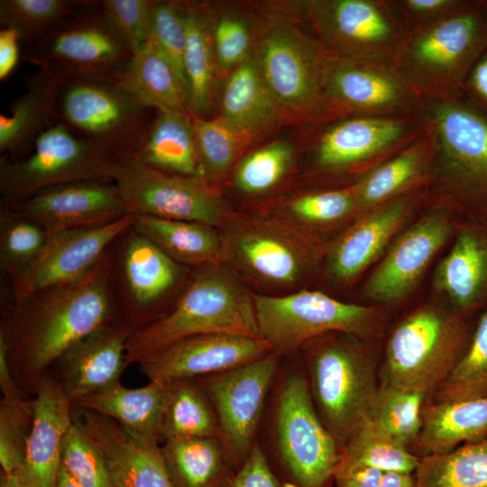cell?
<instances>
[{
    "instance_id": "cell-6",
    "label": "cell",
    "mask_w": 487,
    "mask_h": 487,
    "mask_svg": "<svg viewBox=\"0 0 487 487\" xmlns=\"http://www.w3.org/2000/svg\"><path fill=\"white\" fill-rule=\"evenodd\" d=\"M470 339L457 312L434 304L415 308L388 339L384 384L425 397L435 394L465 352Z\"/></svg>"
},
{
    "instance_id": "cell-10",
    "label": "cell",
    "mask_w": 487,
    "mask_h": 487,
    "mask_svg": "<svg viewBox=\"0 0 487 487\" xmlns=\"http://www.w3.org/2000/svg\"><path fill=\"white\" fill-rule=\"evenodd\" d=\"M308 140L311 173L349 185L426 131L422 115L335 117L314 125Z\"/></svg>"
},
{
    "instance_id": "cell-47",
    "label": "cell",
    "mask_w": 487,
    "mask_h": 487,
    "mask_svg": "<svg viewBox=\"0 0 487 487\" xmlns=\"http://www.w3.org/2000/svg\"><path fill=\"white\" fill-rule=\"evenodd\" d=\"M91 1L1 0L0 23L15 30L23 50L41 32L87 7Z\"/></svg>"
},
{
    "instance_id": "cell-40",
    "label": "cell",
    "mask_w": 487,
    "mask_h": 487,
    "mask_svg": "<svg viewBox=\"0 0 487 487\" xmlns=\"http://www.w3.org/2000/svg\"><path fill=\"white\" fill-rule=\"evenodd\" d=\"M279 213L275 217L310 238L311 231L353 222L358 217L359 209L350 184L297 195L285 201Z\"/></svg>"
},
{
    "instance_id": "cell-29",
    "label": "cell",
    "mask_w": 487,
    "mask_h": 487,
    "mask_svg": "<svg viewBox=\"0 0 487 487\" xmlns=\"http://www.w3.org/2000/svg\"><path fill=\"white\" fill-rule=\"evenodd\" d=\"M432 159V144L426 128L412 142L351 184L359 216L407 193L427 187Z\"/></svg>"
},
{
    "instance_id": "cell-49",
    "label": "cell",
    "mask_w": 487,
    "mask_h": 487,
    "mask_svg": "<svg viewBox=\"0 0 487 487\" xmlns=\"http://www.w3.org/2000/svg\"><path fill=\"white\" fill-rule=\"evenodd\" d=\"M424 398L418 392L384 384L380 387L371 420L407 446L420 433Z\"/></svg>"
},
{
    "instance_id": "cell-55",
    "label": "cell",
    "mask_w": 487,
    "mask_h": 487,
    "mask_svg": "<svg viewBox=\"0 0 487 487\" xmlns=\"http://www.w3.org/2000/svg\"><path fill=\"white\" fill-rule=\"evenodd\" d=\"M222 487H284L271 470L262 447L255 443L243 465Z\"/></svg>"
},
{
    "instance_id": "cell-18",
    "label": "cell",
    "mask_w": 487,
    "mask_h": 487,
    "mask_svg": "<svg viewBox=\"0 0 487 487\" xmlns=\"http://www.w3.org/2000/svg\"><path fill=\"white\" fill-rule=\"evenodd\" d=\"M112 181L127 213L203 223L221 229L234 216L219 188L201 177L170 174L133 158L114 161Z\"/></svg>"
},
{
    "instance_id": "cell-44",
    "label": "cell",
    "mask_w": 487,
    "mask_h": 487,
    "mask_svg": "<svg viewBox=\"0 0 487 487\" xmlns=\"http://www.w3.org/2000/svg\"><path fill=\"white\" fill-rule=\"evenodd\" d=\"M414 475L418 487H487V437L420 457Z\"/></svg>"
},
{
    "instance_id": "cell-39",
    "label": "cell",
    "mask_w": 487,
    "mask_h": 487,
    "mask_svg": "<svg viewBox=\"0 0 487 487\" xmlns=\"http://www.w3.org/2000/svg\"><path fill=\"white\" fill-rule=\"evenodd\" d=\"M165 386L160 436L174 438L216 437L218 422L214 408L197 380H178Z\"/></svg>"
},
{
    "instance_id": "cell-13",
    "label": "cell",
    "mask_w": 487,
    "mask_h": 487,
    "mask_svg": "<svg viewBox=\"0 0 487 487\" xmlns=\"http://www.w3.org/2000/svg\"><path fill=\"white\" fill-rule=\"evenodd\" d=\"M114 161L60 121L48 126L27 154L0 157V210H8L34 194L79 180H110Z\"/></svg>"
},
{
    "instance_id": "cell-54",
    "label": "cell",
    "mask_w": 487,
    "mask_h": 487,
    "mask_svg": "<svg viewBox=\"0 0 487 487\" xmlns=\"http://www.w3.org/2000/svg\"><path fill=\"white\" fill-rule=\"evenodd\" d=\"M398 23L407 32L427 24L460 6V0H386Z\"/></svg>"
},
{
    "instance_id": "cell-7",
    "label": "cell",
    "mask_w": 487,
    "mask_h": 487,
    "mask_svg": "<svg viewBox=\"0 0 487 487\" xmlns=\"http://www.w3.org/2000/svg\"><path fill=\"white\" fill-rule=\"evenodd\" d=\"M220 231L223 264L263 288L299 290L317 270L315 242L275 216L234 213Z\"/></svg>"
},
{
    "instance_id": "cell-48",
    "label": "cell",
    "mask_w": 487,
    "mask_h": 487,
    "mask_svg": "<svg viewBox=\"0 0 487 487\" xmlns=\"http://www.w3.org/2000/svg\"><path fill=\"white\" fill-rule=\"evenodd\" d=\"M47 234L33 221L0 210V266L12 285L30 268Z\"/></svg>"
},
{
    "instance_id": "cell-5",
    "label": "cell",
    "mask_w": 487,
    "mask_h": 487,
    "mask_svg": "<svg viewBox=\"0 0 487 487\" xmlns=\"http://www.w3.org/2000/svg\"><path fill=\"white\" fill-rule=\"evenodd\" d=\"M358 338L331 333L301 348L316 409L342 447L371 420L380 390L374 362Z\"/></svg>"
},
{
    "instance_id": "cell-38",
    "label": "cell",
    "mask_w": 487,
    "mask_h": 487,
    "mask_svg": "<svg viewBox=\"0 0 487 487\" xmlns=\"http://www.w3.org/2000/svg\"><path fill=\"white\" fill-rule=\"evenodd\" d=\"M161 452L173 487H222L234 473L216 437L169 439Z\"/></svg>"
},
{
    "instance_id": "cell-2",
    "label": "cell",
    "mask_w": 487,
    "mask_h": 487,
    "mask_svg": "<svg viewBox=\"0 0 487 487\" xmlns=\"http://www.w3.org/2000/svg\"><path fill=\"white\" fill-rule=\"evenodd\" d=\"M206 334L260 337L253 293L223 263L193 269L172 308L132 333L126 364H138L176 342Z\"/></svg>"
},
{
    "instance_id": "cell-20",
    "label": "cell",
    "mask_w": 487,
    "mask_h": 487,
    "mask_svg": "<svg viewBox=\"0 0 487 487\" xmlns=\"http://www.w3.org/2000/svg\"><path fill=\"white\" fill-rule=\"evenodd\" d=\"M430 207L402 230L363 284V296L380 304H396L420 283L435 257L455 231L452 208Z\"/></svg>"
},
{
    "instance_id": "cell-31",
    "label": "cell",
    "mask_w": 487,
    "mask_h": 487,
    "mask_svg": "<svg viewBox=\"0 0 487 487\" xmlns=\"http://www.w3.org/2000/svg\"><path fill=\"white\" fill-rule=\"evenodd\" d=\"M61 79L44 69L26 78V91L0 115V152L11 160L29 152L38 136L58 121L56 101Z\"/></svg>"
},
{
    "instance_id": "cell-28",
    "label": "cell",
    "mask_w": 487,
    "mask_h": 487,
    "mask_svg": "<svg viewBox=\"0 0 487 487\" xmlns=\"http://www.w3.org/2000/svg\"><path fill=\"white\" fill-rule=\"evenodd\" d=\"M433 275L434 290L456 312L470 311L487 299V228L458 227Z\"/></svg>"
},
{
    "instance_id": "cell-42",
    "label": "cell",
    "mask_w": 487,
    "mask_h": 487,
    "mask_svg": "<svg viewBox=\"0 0 487 487\" xmlns=\"http://www.w3.org/2000/svg\"><path fill=\"white\" fill-rule=\"evenodd\" d=\"M296 145L278 139L249 151L233 169L232 185L241 195L258 198L271 194L286 181L297 161Z\"/></svg>"
},
{
    "instance_id": "cell-3",
    "label": "cell",
    "mask_w": 487,
    "mask_h": 487,
    "mask_svg": "<svg viewBox=\"0 0 487 487\" xmlns=\"http://www.w3.org/2000/svg\"><path fill=\"white\" fill-rule=\"evenodd\" d=\"M258 18L255 56L284 124L329 120L321 89L325 46L301 21L272 4Z\"/></svg>"
},
{
    "instance_id": "cell-56",
    "label": "cell",
    "mask_w": 487,
    "mask_h": 487,
    "mask_svg": "<svg viewBox=\"0 0 487 487\" xmlns=\"http://www.w3.org/2000/svg\"><path fill=\"white\" fill-rule=\"evenodd\" d=\"M21 41L12 28L0 31V79L5 80L16 68L20 59Z\"/></svg>"
},
{
    "instance_id": "cell-32",
    "label": "cell",
    "mask_w": 487,
    "mask_h": 487,
    "mask_svg": "<svg viewBox=\"0 0 487 487\" xmlns=\"http://www.w3.org/2000/svg\"><path fill=\"white\" fill-rule=\"evenodd\" d=\"M165 386L149 381L139 388L124 387L120 381L81 397L73 409L91 410L110 418L127 430L161 442V419Z\"/></svg>"
},
{
    "instance_id": "cell-46",
    "label": "cell",
    "mask_w": 487,
    "mask_h": 487,
    "mask_svg": "<svg viewBox=\"0 0 487 487\" xmlns=\"http://www.w3.org/2000/svg\"><path fill=\"white\" fill-rule=\"evenodd\" d=\"M435 397L436 402L487 397V310L480 317L465 352Z\"/></svg>"
},
{
    "instance_id": "cell-30",
    "label": "cell",
    "mask_w": 487,
    "mask_h": 487,
    "mask_svg": "<svg viewBox=\"0 0 487 487\" xmlns=\"http://www.w3.org/2000/svg\"><path fill=\"white\" fill-rule=\"evenodd\" d=\"M219 116L253 141L284 124L262 76L255 49L226 77L218 97Z\"/></svg>"
},
{
    "instance_id": "cell-11",
    "label": "cell",
    "mask_w": 487,
    "mask_h": 487,
    "mask_svg": "<svg viewBox=\"0 0 487 487\" xmlns=\"http://www.w3.org/2000/svg\"><path fill=\"white\" fill-rule=\"evenodd\" d=\"M253 298L260 337L281 355L331 333L366 336L384 320L377 306L340 301L317 290L253 293Z\"/></svg>"
},
{
    "instance_id": "cell-16",
    "label": "cell",
    "mask_w": 487,
    "mask_h": 487,
    "mask_svg": "<svg viewBox=\"0 0 487 487\" xmlns=\"http://www.w3.org/2000/svg\"><path fill=\"white\" fill-rule=\"evenodd\" d=\"M321 89L330 119L414 116L422 111L423 97L389 60L354 57L326 48Z\"/></svg>"
},
{
    "instance_id": "cell-43",
    "label": "cell",
    "mask_w": 487,
    "mask_h": 487,
    "mask_svg": "<svg viewBox=\"0 0 487 487\" xmlns=\"http://www.w3.org/2000/svg\"><path fill=\"white\" fill-rule=\"evenodd\" d=\"M192 124L202 177L218 188L253 140L219 115H192Z\"/></svg>"
},
{
    "instance_id": "cell-41",
    "label": "cell",
    "mask_w": 487,
    "mask_h": 487,
    "mask_svg": "<svg viewBox=\"0 0 487 487\" xmlns=\"http://www.w3.org/2000/svg\"><path fill=\"white\" fill-rule=\"evenodd\" d=\"M419 460L406 446L369 420L342 447L334 478L360 468L413 473Z\"/></svg>"
},
{
    "instance_id": "cell-24",
    "label": "cell",
    "mask_w": 487,
    "mask_h": 487,
    "mask_svg": "<svg viewBox=\"0 0 487 487\" xmlns=\"http://www.w3.org/2000/svg\"><path fill=\"white\" fill-rule=\"evenodd\" d=\"M72 418L102 455L112 487H173L160 441L91 410L72 408Z\"/></svg>"
},
{
    "instance_id": "cell-52",
    "label": "cell",
    "mask_w": 487,
    "mask_h": 487,
    "mask_svg": "<svg viewBox=\"0 0 487 487\" xmlns=\"http://www.w3.org/2000/svg\"><path fill=\"white\" fill-rule=\"evenodd\" d=\"M32 400L0 404V464L3 474L24 467L27 437L32 425Z\"/></svg>"
},
{
    "instance_id": "cell-25",
    "label": "cell",
    "mask_w": 487,
    "mask_h": 487,
    "mask_svg": "<svg viewBox=\"0 0 487 487\" xmlns=\"http://www.w3.org/2000/svg\"><path fill=\"white\" fill-rule=\"evenodd\" d=\"M28 218L47 234L106 225L128 215L110 180H79L45 188L5 210Z\"/></svg>"
},
{
    "instance_id": "cell-45",
    "label": "cell",
    "mask_w": 487,
    "mask_h": 487,
    "mask_svg": "<svg viewBox=\"0 0 487 487\" xmlns=\"http://www.w3.org/2000/svg\"><path fill=\"white\" fill-rule=\"evenodd\" d=\"M207 13L218 73L226 77L254 51L258 19L216 4L207 3Z\"/></svg>"
},
{
    "instance_id": "cell-14",
    "label": "cell",
    "mask_w": 487,
    "mask_h": 487,
    "mask_svg": "<svg viewBox=\"0 0 487 487\" xmlns=\"http://www.w3.org/2000/svg\"><path fill=\"white\" fill-rule=\"evenodd\" d=\"M109 251L117 309L133 331L161 318L172 308L193 270L172 260L133 227Z\"/></svg>"
},
{
    "instance_id": "cell-27",
    "label": "cell",
    "mask_w": 487,
    "mask_h": 487,
    "mask_svg": "<svg viewBox=\"0 0 487 487\" xmlns=\"http://www.w3.org/2000/svg\"><path fill=\"white\" fill-rule=\"evenodd\" d=\"M73 424L72 406L49 372L32 397V418L23 471L36 487H55L63 440Z\"/></svg>"
},
{
    "instance_id": "cell-57",
    "label": "cell",
    "mask_w": 487,
    "mask_h": 487,
    "mask_svg": "<svg viewBox=\"0 0 487 487\" xmlns=\"http://www.w3.org/2000/svg\"><path fill=\"white\" fill-rule=\"evenodd\" d=\"M487 106V52L473 65L462 86Z\"/></svg>"
},
{
    "instance_id": "cell-58",
    "label": "cell",
    "mask_w": 487,
    "mask_h": 487,
    "mask_svg": "<svg viewBox=\"0 0 487 487\" xmlns=\"http://www.w3.org/2000/svg\"><path fill=\"white\" fill-rule=\"evenodd\" d=\"M382 473L376 468H360L334 479L336 487H379Z\"/></svg>"
},
{
    "instance_id": "cell-23",
    "label": "cell",
    "mask_w": 487,
    "mask_h": 487,
    "mask_svg": "<svg viewBox=\"0 0 487 487\" xmlns=\"http://www.w3.org/2000/svg\"><path fill=\"white\" fill-rule=\"evenodd\" d=\"M273 352L262 337L206 334L182 339L138 363L149 381L161 384L232 370Z\"/></svg>"
},
{
    "instance_id": "cell-4",
    "label": "cell",
    "mask_w": 487,
    "mask_h": 487,
    "mask_svg": "<svg viewBox=\"0 0 487 487\" xmlns=\"http://www.w3.org/2000/svg\"><path fill=\"white\" fill-rule=\"evenodd\" d=\"M433 159L427 202L453 208L487 196V119L462 100L423 97Z\"/></svg>"
},
{
    "instance_id": "cell-34",
    "label": "cell",
    "mask_w": 487,
    "mask_h": 487,
    "mask_svg": "<svg viewBox=\"0 0 487 487\" xmlns=\"http://www.w3.org/2000/svg\"><path fill=\"white\" fill-rule=\"evenodd\" d=\"M133 158L163 172L203 178L189 114L156 111Z\"/></svg>"
},
{
    "instance_id": "cell-17",
    "label": "cell",
    "mask_w": 487,
    "mask_h": 487,
    "mask_svg": "<svg viewBox=\"0 0 487 487\" xmlns=\"http://www.w3.org/2000/svg\"><path fill=\"white\" fill-rule=\"evenodd\" d=\"M301 21L328 50L391 61L408 32L386 0H298L272 4Z\"/></svg>"
},
{
    "instance_id": "cell-12",
    "label": "cell",
    "mask_w": 487,
    "mask_h": 487,
    "mask_svg": "<svg viewBox=\"0 0 487 487\" xmlns=\"http://www.w3.org/2000/svg\"><path fill=\"white\" fill-rule=\"evenodd\" d=\"M275 403V450L286 477L293 487H325L342 447L316 409L308 378L285 373Z\"/></svg>"
},
{
    "instance_id": "cell-50",
    "label": "cell",
    "mask_w": 487,
    "mask_h": 487,
    "mask_svg": "<svg viewBox=\"0 0 487 487\" xmlns=\"http://www.w3.org/2000/svg\"><path fill=\"white\" fill-rule=\"evenodd\" d=\"M186 39L185 1H153L150 41L172 67L187 93L184 71Z\"/></svg>"
},
{
    "instance_id": "cell-35",
    "label": "cell",
    "mask_w": 487,
    "mask_h": 487,
    "mask_svg": "<svg viewBox=\"0 0 487 487\" xmlns=\"http://www.w3.org/2000/svg\"><path fill=\"white\" fill-rule=\"evenodd\" d=\"M487 437V397L436 402L422 410L418 437L423 456L445 454Z\"/></svg>"
},
{
    "instance_id": "cell-15",
    "label": "cell",
    "mask_w": 487,
    "mask_h": 487,
    "mask_svg": "<svg viewBox=\"0 0 487 487\" xmlns=\"http://www.w3.org/2000/svg\"><path fill=\"white\" fill-rule=\"evenodd\" d=\"M132 56L104 23L99 1L41 32L22 54L26 62L60 79L114 82Z\"/></svg>"
},
{
    "instance_id": "cell-19",
    "label": "cell",
    "mask_w": 487,
    "mask_h": 487,
    "mask_svg": "<svg viewBox=\"0 0 487 487\" xmlns=\"http://www.w3.org/2000/svg\"><path fill=\"white\" fill-rule=\"evenodd\" d=\"M281 354H269L229 371L197 380L218 422V439L233 472L252 452L264 401L279 371Z\"/></svg>"
},
{
    "instance_id": "cell-59",
    "label": "cell",
    "mask_w": 487,
    "mask_h": 487,
    "mask_svg": "<svg viewBox=\"0 0 487 487\" xmlns=\"http://www.w3.org/2000/svg\"><path fill=\"white\" fill-rule=\"evenodd\" d=\"M379 487H418L412 473L388 471L383 472Z\"/></svg>"
},
{
    "instance_id": "cell-37",
    "label": "cell",
    "mask_w": 487,
    "mask_h": 487,
    "mask_svg": "<svg viewBox=\"0 0 487 487\" xmlns=\"http://www.w3.org/2000/svg\"><path fill=\"white\" fill-rule=\"evenodd\" d=\"M117 83L156 111L191 115L177 74L150 41L133 54Z\"/></svg>"
},
{
    "instance_id": "cell-26",
    "label": "cell",
    "mask_w": 487,
    "mask_h": 487,
    "mask_svg": "<svg viewBox=\"0 0 487 487\" xmlns=\"http://www.w3.org/2000/svg\"><path fill=\"white\" fill-rule=\"evenodd\" d=\"M133 332L124 321L108 325L77 342L55 362L50 372L70 403L120 381Z\"/></svg>"
},
{
    "instance_id": "cell-9",
    "label": "cell",
    "mask_w": 487,
    "mask_h": 487,
    "mask_svg": "<svg viewBox=\"0 0 487 487\" xmlns=\"http://www.w3.org/2000/svg\"><path fill=\"white\" fill-rule=\"evenodd\" d=\"M156 114L117 82L61 79L57 120L112 161L133 158Z\"/></svg>"
},
{
    "instance_id": "cell-51",
    "label": "cell",
    "mask_w": 487,
    "mask_h": 487,
    "mask_svg": "<svg viewBox=\"0 0 487 487\" xmlns=\"http://www.w3.org/2000/svg\"><path fill=\"white\" fill-rule=\"evenodd\" d=\"M152 4V0L99 1L104 23L132 54L150 41Z\"/></svg>"
},
{
    "instance_id": "cell-53",
    "label": "cell",
    "mask_w": 487,
    "mask_h": 487,
    "mask_svg": "<svg viewBox=\"0 0 487 487\" xmlns=\"http://www.w3.org/2000/svg\"><path fill=\"white\" fill-rule=\"evenodd\" d=\"M61 464L84 487H112L102 455L74 422L63 440Z\"/></svg>"
},
{
    "instance_id": "cell-33",
    "label": "cell",
    "mask_w": 487,
    "mask_h": 487,
    "mask_svg": "<svg viewBox=\"0 0 487 487\" xmlns=\"http://www.w3.org/2000/svg\"><path fill=\"white\" fill-rule=\"evenodd\" d=\"M132 227L169 257L190 269L223 263L220 229L203 223L134 216Z\"/></svg>"
},
{
    "instance_id": "cell-36",
    "label": "cell",
    "mask_w": 487,
    "mask_h": 487,
    "mask_svg": "<svg viewBox=\"0 0 487 487\" xmlns=\"http://www.w3.org/2000/svg\"><path fill=\"white\" fill-rule=\"evenodd\" d=\"M187 39L184 71L188 109L207 118L216 97L220 78L211 41L207 3L185 1Z\"/></svg>"
},
{
    "instance_id": "cell-1",
    "label": "cell",
    "mask_w": 487,
    "mask_h": 487,
    "mask_svg": "<svg viewBox=\"0 0 487 487\" xmlns=\"http://www.w3.org/2000/svg\"><path fill=\"white\" fill-rule=\"evenodd\" d=\"M109 250L80 277L4 309L0 337L11 374L24 394L33 396L55 362L77 342L123 321L114 295Z\"/></svg>"
},
{
    "instance_id": "cell-22",
    "label": "cell",
    "mask_w": 487,
    "mask_h": 487,
    "mask_svg": "<svg viewBox=\"0 0 487 487\" xmlns=\"http://www.w3.org/2000/svg\"><path fill=\"white\" fill-rule=\"evenodd\" d=\"M427 188L400 196L354 219L327 250L326 276L340 285L357 279L389 248L416 210L427 203Z\"/></svg>"
},
{
    "instance_id": "cell-60",
    "label": "cell",
    "mask_w": 487,
    "mask_h": 487,
    "mask_svg": "<svg viewBox=\"0 0 487 487\" xmlns=\"http://www.w3.org/2000/svg\"><path fill=\"white\" fill-rule=\"evenodd\" d=\"M0 487H36L23 469L12 474L1 473Z\"/></svg>"
},
{
    "instance_id": "cell-21",
    "label": "cell",
    "mask_w": 487,
    "mask_h": 487,
    "mask_svg": "<svg viewBox=\"0 0 487 487\" xmlns=\"http://www.w3.org/2000/svg\"><path fill=\"white\" fill-rule=\"evenodd\" d=\"M133 221L134 216L128 214L106 225L48 234L30 268L12 285V303H21L41 289L86 273L132 227Z\"/></svg>"
},
{
    "instance_id": "cell-61",
    "label": "cell",
    "mask_w": 487,
    "mask_h": 487,
    "mask_svg": "<svg viewBox=\"0 0 487 487\" xmlns=\"http://www.w3.org/2000/svg\"><path fill=\"white\" fill-rule=\"evenodd\" d=\"M55 487H84L72 474L61 464L57 475Z\"/></svg>"
},
{
    "instance_id": "cell-8",
    "label": "cell",
    "mask_w": 487,
    "mask_h": 487,
    "mask_svg": "<svg viewBox=\"0 0 487 487\" xmlns=\"http://www.w3.org/2000/svg\"><path fill=\"white\" fill-rule=\"evenodd\" d=\"M482 27V16L464 2L408 32L391 62L422 97L461 95Z\"/></svg>"
}]
</instances>
